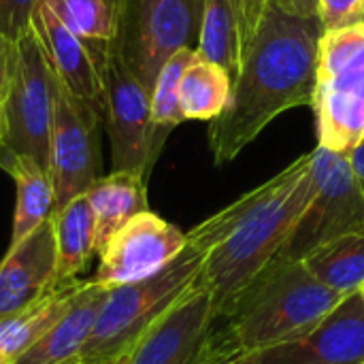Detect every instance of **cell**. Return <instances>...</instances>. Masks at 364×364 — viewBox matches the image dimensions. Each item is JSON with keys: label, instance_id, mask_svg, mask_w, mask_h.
Wrapping results in <instances>:
<instances>
[{"label": "cell", "instance_id": "1", "mask_svg": "<svg viewBox=\"0 0 364 364\" xmlns=\"http://www.w3.org/2000/svg\"><path fill=\"white\" fill-rule=\"evenodd\" d=\"M322 26L318 11L269 0L243 53L226 111L209 122V149L218 166L232 162L282 113L311 107L318 85Z\"/></svg>", "mask_w": 364, "mask_h": 364}, {"label": "cell", "instance_id": "2", "mask_svg": "<svg viewBox=\"0 0 364 364\" xmlns=\"http://www.w3.org/2000/svg\"><path fill=\"white\" fill-rule=\"evenodd\" d=\"M311 151L188 232L203 258L200 279L209 288L218 320L239 294L277 262L314 190Z\"/></svg>", "mask_w": 364, "mask_h": 364}, {"label": "cell", "instance_id": "3", "mask_svg": "<svg viewBox=\"0 0 364 364\" xmlns=\"http://www.w3.org/2000/svg\"><path fill=\"white\" fill-rule=\"evenodd\" d=\"M346 296L326 288L303 260H277L220 318L215 339L239 358L311 333Z\"/></svg>", "mask_w": 364, "mask_h": 364}, {"label": "cell", "instance_id": "4", "mask_svg": "<svg viewBox=\"0 0 364 364\" xmlns=\"http://www.w3.org/2000/svg\"><path fill=\"white\" fill-rule=\"evenodd\" d=\"M203 258L205 256L188 243L186 250L156 275L109 288L92 337L75 364L119 363L134 341L198 284Z\"/></svg>", "mask_w": 364, "mask_h": 364}, {"label": "cell", "instance_id": "5", "mask_svg": "<svg viewBox=\"0 0 364 364\" xmlns=\"http://www.w3.org/2000/svg\"><path fill=\"white\" fill-rule=\"evenodd\" d=\"M311 109L320 147L350 156L364 141V23L322 32Z\"/></svg>", "mask_w": 364, "mask_h": 364}, {"label": "cell", "instance_id": "6", "mask_svg": "<svg viewBox=\"0 0 364 364\" xmlns=\"http://www.w3.org/2000/svg\"><path fill=\"white\" fill-rule=\"evenodd\" d=\"M203 0H115L111 47L151 92L162 66L181 49H196Z\"/></svg>", "mask_w": 364, "mask_h": 364}, {"label": "cell", "instance_id": "7", "mask_svg": "<svg viewBox=\"0 0 364 364\" xmlns=\"http://www.w3.org/2000/svg\"><path fill=\"white\" fill-rule=\"evenodd\" d=\"M102 73V124L111 143V168L147 181L164 143L151 124V92L109 45Z\"/></svg>", "mask_w": 364, "mask_h": 364}, {"label": "cell", "instance_id": "8", "mask_svg": "<svg viewBox=\"0 0 364 364\" xmlns=\"http://www.w3.org/2000/svg\"><path fill=\"white\" fill-rule=\"evenodd\" d=\"M311 158L316 190L277 260H303L322 243L364 230V188L350 156L318 145Z\"/></svg>", "mask_w": 364, "mask_h": 364}, {"label": "cell", "instance_id": "9", "mask_svg": "<svg viewBox=\"0 0 364 364\" xmlns=\"http://www.w3.org/2000/svg\"><path fill=\"white\" fill-rule=\"evenodd\" d=\"M58 79L30 30L17 41L15 73L2 102L6 134L0 151L34 158L49 171V136L55 113Z\"/></svg>", "mask_w": 364, "mask_h": 364}, {"label": "cell", "instance_id": "10", "mask_svg": "<svg viewBox=\"0 0 364 364\" xmlns=\"http://www.w3.org/2000/svg\"><path fill=\"white\" fill-rule=\"evenodd\" d=\"M100 126L102 113L58 83L49 136V175L55 190V211L83 196L102 177Z\"/></svg>", "mask_w": 364, "mask_h": 364}, {"label": "cell", "instance_id": "11", "mask_svg": "<svg viewBox=\"0 0 364 364\" xmlns=\"http://www.w3.org/2000/svg\"><path fill=\"white\" fill-rule=\"evenodd\" d=\"M215 328V301L198 279L134 341L117 364H205L218 350Z\"/></svg>", "mask_w": 364, "mask_h": 364}, {"label": "cell", "instance_id": "12", "mask_svg": "<svg viewBox=\"0 0 364 364\" xmlns=\"http://www.w3.org/2000/svg\"><path fill=\"white\" fill-rule=\"evenodd\" d=\"M188 245V232L143 211L122 226L98 254L100 262L92 282L115 288L156 275L168 267Z\"/></svg>", "mask_w": 364, "mask_h": 364}, {"label": "cell", "instance_id": "13", "mask_svg": "<svg viewBox=\"0 0 364 364\" xmlns=\"http://www.w3.org/2000/svg\"><path fill=\"white\" fill-rule=\"evenodd\" d=\"M241 364H364V296L350 294L311 333L239 356Z\"/></svg>", "mask_w": 364, "mask_h": 364}, {"label": "cell", "instance_id": "14", "mask_svg": "<svg viewBox=\"0 0 364 364\" xmlns=\"http://www.w3.org/2000/svg\"><path fill=\"white\" fill-rule=\"evenodd\" d=\"M32 32L58 83L102 113V60L43 0L32 15Z\"/></svg>", "mask_w": 364, "mask_h": 364}, {"label": "cell", "instance_id": "15", "mask_svg": "<svg viewBox=\"0 0 364 364\" xmlns=\"http://www.w3.org/2000/svg\"><path fill=\"white\" fill-rule=\"evenodd\" d=\"M55 286L53 222H45L23 241L9 245L0 262V320L28 309Z\"/></svg>", "mask_w": 364, "mask_h": 364}, {"label": "cell", "instance_id": "16", "mask_svg": "<svg viewBox=\"0 0 364 364\" xmlns=\"http://www.w3.org/2000/svg\"><path fill=\"white\" fill-rule=\"evenodd\" d=\"M109 294L107 286L85 279L60 320L47 328L21 356L9 364H75L92 337L100 307Z\"/></svg>", "mask_w": 364, "mask_h": 364}, {"label": "cell", "instance_id": "17", "mask_svg": "<svg viewBox=\"0 0 364 364\" xmlns=\"http://www.w3.org/2000/svg\"><path fill=\"white\" fill-rule=\"evenodd\" d=\"M0 166L15 181V213L11 245L23 241L55 213V190L49 171L34 158L0 151Z\"/></svg>", "mask_w": 364, "mask_h": 364}, {"label": "cell", "instance_id": "18", "mask_svg": "<svg viewBox=\"0 0 364 364\" xmlns=\"http://www.w3.org/2000/svg\"><path fill=\"white\" fill-rule=\"evenodd\" d=\"M85 198L94 215L96 256L122 226L139 213L149 211L147 181L132 173L111 171L85 192Z\"/></svg>", "mask_w": 364, "mask_h": 364}, {"label": "cell", "instance_id": "19", "mask_svg": "<svg viewBox=\"0 0 364 364\" xmlns=\"http://www.w3.org/2000/svg\"><path fill=\"white\" fill-rule=\"evenodd\" d=\"M51 222L55 237V286L81 282L79 275L96 256L94 215L85 194L55 211Z\"/></svg>", "mask_w": 364, "mask_h": 364}, {"label": "cell", "instance_id": "20", "mask_svg": "<svg viewBox=\"0 0 364 364\" xmlns=\"http://www.w3.org/2000/svg\"><path fill=\"white\" fill-rule=\"evenodd\" d=\"M81 282L58 286L49 294H45L38 303L30 305L28 309L13 314L0 320V364L13 363L21 356L47 328H51L60 316L70 307L73 299L77 296Z\"/></svg>", "mask_w": 364, "mask_h": 364}, {"label": "cell", "instance_id": "21", "mask_svg": "<svg viewBox=\"0 0 364 364\" xmlns=\"http://www.w3.org/2000/svg\"><path fill=\"white\" fill-rule=\"evenodd\" d=\"M196 53L222 66L232 83L241 73L243 36L241 19L232 0H203V19Z\"/></svg>", "mask_w": 364, "mask_h": 364}, {"label": "cell", "instance_id": "22", "mask_svg": "<svg viewBox=\"0 0 364 364\" xmlns=\"http://www.w3.org/2000/svg\"><path fill=\"white\" fill-rule=\"evenodd\" d=\"M303 264L341 296L360 292L364 288V230L314 247L303 258Z\"/></svg>", "mask_w": 364, "mask_h": 364}, {"label": "cell", "instance_id": "23", "mask_svg": "<svg viewBox=\"0 0 364 364\" xmlns=\"http://www.w3.org/2000/svg\"><path fill=\"white\" fill-rule=\"evenodd\" d=\"M232 85L235 83L230 75L222 66L203 60L196 53V58L188 64L179 81V109L183 113V119H218L232 98Z\"/></svg>", "mask_w": 364, "mask_h": 364}, {"label": "cell", "instance_id": "24", "mask_svg": "<svg viewBox=\"0 0 364 364\" xmlns=\"http://www.w3.org/2000/svg\"><path fill=\"white\" fill-rule=\"evenodd\" d=\"M100 60L115 38V0H43Z\"/></svg>", "mask_w": 364, "mask_h": 364}, {"label": "cell", "instance_id": "25", "mask_svg": "<svg viewBox=\"0 0 364 364\" xmlns=\"http://www.w3.org/2000/svg\"><path fill=\"white\" fill-rule=\"evenodd\" d=\"M196 58V49H181L158 73V79L151 87V124L162 143L168 134L183 124V113L179 109V81L188 64Z\"/></svg>", "mask_w": 364, "mask_h": 364}, {"label": "cell", "instance_id": "26", "mask_svg": "<svg viewBox=\"0 0 364 364\" xmlns=\"http://www.w3.org/2000/svg\"><path fill=\"white\" fill-rule=\"evenodd\" d=\"M322 32H333L364 23V0H318Z\"/></svg>", "mask_w": 364, "mask_h": 364}, {"label": "cell", "instance_id": "27", "mask_svg": "<svg viewBox=\"0 0 364 364\" xmlns=\"http://www.w3.org/2000/svg\"><path fill=\"white\" fill-rule=\"evenodd\" d=\"M41 0H0V34L17 43L32 30V15Z\"/></svg>", "mask_w": 364, "mask_h": 364}, {"label": "cell", "instance_id": "28", "mask_svg": "<svg viewBox=\"0 0 364 364\" xmlns=\"http://www.w3.org/2000/svg\"><path fill=\"white\" fill-rule=\"evenodd\" d=\"M269 0H243L241 2V36H243V53L250 47L258 23L262 19V13L267 9Z\"/></svg>", "mask_w": 364, "mask_h": 364}, {"label": "cell", "instance_id": "29", "mask_svg": "<svg viewBox=\"0 0 364 364\" xmlns=\"http://www.w3.org/2000/svg\"><path fill=\"white\" fill-rule=\"evenodd\" d=\"M15 60H17V43L0 34V102H4L9 94L15 73Z\"/></svg>", "mask_w": 364, "mask_h": 364}, {"label": "cell", "instance_id": "30", "mask_svg": "<svg viewBox=\"0 0 364 364\" xmlns=\"http://www.w3.org/2000/svg\"><path fill=\"white\" fill-rule=\"evenodd\" d=\"M350 162H352L354 173H356V177L360 179V183H363L364 188V141L350 154Z\"/></svg>", "mask_w": 364, "mask_h": 364}, {"label": "cell", "instance_id": "31", "mask_svg": "<svg viewBox=\"0 0 364 364\" xmlns=\"http://www.w3.org/2000/svg\"><path fill=\"white\" fill-rule=\"evenodd\" d=\"M218 343V341H215ZM205 364H241L239 358H235V356H230L226 350H222L220 346H218V350H215V354L207 360Z\"/></svg>", "mask_w": 364, "mask_h": 364}, {"label": "cell", "instance_id": "32", "mask_svg": "<svg viewBox=\"0 0 364 364\" xmlns=\"http://www.w3.org/2000/svg\"><path fill=\"white\" fill-rule=\"evenodd\" d=\"M4 134H6V122H4V109L0 102V147L4 145Z\"/></svg>", "mask_w": 364, "mask_h": 364}, {"label": "cell", "instance_id": "33", "mask_svg": "<svg viewBox=\"0 0 364 364\" xmlns=\"http://www.w3.org/2000/svg\"><path fill=\"white\" fill-rule=\"evenodd\" d=\"M232 2H235V6H237V11H239V19H241V2H243V0H232Z\"/></svg>", "mask_w": 364, "mask_h": 364}, {"label": "cell", "instance_id": "34", "mask_svg": "<svg viewBox=\"0 0 364 364\" xmlns=\"http://www.w3.org/2000/svg\"><path fill=\"white\" fill-rule=\"evenodd\" d=\"M360 292H363V296H364V288H363V290H360Z\"/></svg>", "mask_w": 364, "mask_h": 364}, {"label": "cell", "instance_id": "35", "mask_svg": "<svg viewBox=\"0 0 364 364\" xmlns=\"http://www.w3.org/2000/svg\"><path fill=\"white\" fill-rule=\"evenodd\" d=\"M113 364H117V363H113Z\"/></svg>", "mask_w": 364, "mask_h": 364}]
</instances>
